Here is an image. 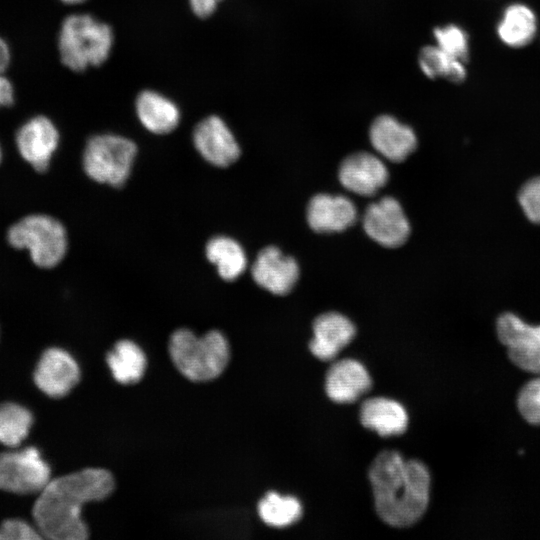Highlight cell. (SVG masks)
<instances>
[{
    "instance_id": "1",
    "label": "cell",
    "mask_w": 540,
    "mask_h": 540,
    "mask_svg": "<svg viewBox=\"0 0 540 540\" xmlns=\"http://www.w3.org/2000/svg\"><path fill=\"white\" fill-rule=\"evenodd\" d=\"M114 489L112 474L88 468L50 480L33 506L32 515L42 537L53 540H83L89 530L82 520L83 506L109 496Z\"/></svg>"
},
{
    "instance_id": "2",
    "label": "cell",
    "mask_w": 540,
    "mask_h": 540,
    "mask_svg": "<svg viewBox=\"0 0 540 540\" xmlns=\"http://www.w3.org/2000/svg\"><path fill=\"white\" fill-rule=\"evenodd\" d=\"M368 477L375 510L386 524L404 528L425 513L430 494V474L417 460H406L396 451H384L373 460Z\"/></svg>"
},
{
    "instance_id": "3",
    "label": "cell",
    "mask_w": 540,
    "mask_h": 540,
    "mask_svg": "<svg viewBox=\"0 0 540 540\" xmlns=\"http://www.w3.org/2000/svg\"><path fill=\"white\" fill-rule=\"evenodd\" d=\"M169 352L176 368L192 381L218 377L230 355L227 339L215 330L200 337L188 329L176 330L170 338Z\"/></svg>"
},
{
    "instance_id": "4",
    "label": "cell",
    "mask_w": 540,
    "mask_h": 540,
    "mask_svg": "<svg viewBox=\"0 0 540 540\" xmlns=\"http://www.w3.org/2000/svg\"><path fill=\"white\" fill-rule=\"evenodd\" d=\"M111 28L90 15H71L62 23L59 51L65 66L82 71L103 63L111 50Z\"/></svg>"
},
{
    "instance_id": "5",
    "label": "cell",
    "mask_w": 540,
    "mask_h": 540,
    "mask_svg": "<svg viewBox=\"0 0 540 540\" xmlns=\"http://www.w3.org/2000/svg\"><path fill=\"white\" fill-rule=\"evenodd\" d=\"M8 243L16 249H26L35 265L52 268L64 258L67 233L55 218L44 214L28 215L14 223L7 231Z\"/></svg>"
},
{
    "instance_id": "6",
    "label": "cell",
    "mask_w": 540,
    "mask_h": 540,
    "mask_svg": "<svg viewBox=\"0 0 540 540\" xmlns=\"http://www.w3.org/2000/svg\"><path fill=\"white\" fill-rule=\"evenodd\" d=\"M136 154V145L127 138L113 134L96 135L86 143L83 168L92 180L120 187L130 175Z\"/></svg>"
},
{
    "instance_id": "7",
    "label": "cell",
    "mask_w": 540,
    "mask_h": 540,
    "mask_svg": "<svg viewBox=\"0 0 540 540\" xmlns=\"http://www.w3.org/2000/svg\"><path fill=\"white\" fill-rule=\"evenodd\" d=\"M51 480V469L36 447L0 454V489L17 494L40 493Z\"/></svg>"
},
{
    "instance_id": "8",
    "label": "cell",
    "mask_w": 540,
    "mask_h": 540,
    "mask_svg": "<svg viewBox=\"0 0 540 540\" xmlns=\"http://www.w3.org/2000/svg\"><path fill=\"white\" fill-rule=\"evenodd\" d=\"M497 335L510 360L520 369L540 374V325H530L513 313L500 315Z\"/></svg>"
},
{
    "instance_id": "9",
    "label": "cell",
    "mask_w": 540,
    "mask_h": 540,
    "mask_svg": "<svg viewBox=\"0 0 540 540\" xmlns=\"http://www.w3.org/2000/svg\"><path fill=\"white\" fill-rule=\"evenodd\" d=\"M363 228L372 240L388 248L403 245L410 234L408 218L393 197H383L367 207Z\"/></svg>"
},
{
    "instance_id": "10",
    "label": "cell",
    "mask_w": 540,
    "mask_h": 540,
    "mask_svg": "<svg viewBox=\"0 0 540 540\" xmlns=\"http://www.w3.org/2000/svg\"><path fill=\"white\" fill-rule=\"evenodd\" d=\"M58 144V130L45 116L31 118L16 134V145L21 157L38 172L48 169Z\"/></svg>"
},
{
    "instance_id": "11",
    "label": "cell",
    "mask_w": 540,
    "mask_h": 540,
    "mask_svg": "<svg viewBox=\"0 0 540 540\" xmlns=\"http://www.w3.org/2000/svg\"><path fill=\"white\" fill-rule=\"evenodd\" d=\"M80 379L75 359L61 348H49L41 355L34 371L36 386L50 397L68 394Z\"/></svg>"
},
{
    "instance_id": "12",
    "label": "cell",
    "mask_w": 540,
    "mask_h": 540,
    "mask_svg": "<svg viewBox=\"0 0 540 540\" xmlns=\"http://www.w3.org/2000/svg\"><path fill=\"white\" fill-rule=\"evenodd\" d=\"M193 142L200 155L217 167H227L240 156V147L235 137L217 116H209L197 124Z\"/></svg>"
},
{
    "instance_id": "13",
    "label": "cell",
    "mask_w": 540,
    "mask_h": 540,
    "mask_svg": "<svg viewBox=\"0 0 540 540\" xmlns=\"http://www.w3.org/2000/svg\"><path fill=\"white\" fill-rule=\"evenodd\" d=\"M253 280L263 289L276 294L289 293L299 277L296 260L284 255L277 247L262 249L251 268Z\"/></svg>"
},
{
    "instance_id": "14",
    "label": "cell",
    "mask_w": 540,
    "mask_h": 540,
    "mask_svg": "<svg viewBox=\"0 0 540 540\" xmlns=\"http://www.w3.org/2000/svg\"><path fill=\"white\" fill-rule=\"evenodd\" d=\"M389 173L384 163L367 152L348 156L340 165L339 181L349 191L372 196L388 181Z\"/></svg>"
},
{
    "instance_id": "15",
    "label": "cell",
    "mask_w": 540,
    "mask_h": 540,
    "mask_svg": "<svg viewBox=\"0 0 540 540\" xmlns=\"http://www.w3.org/2000/svg\"><path fill=\"white\" fill-rule=\"evenodd\" d=\"M372 380L365 366L354 359L334 362L327 370L325 390L336 403H352L371 388Z\"/></svg>"
},
{
    "instance_id": "16",
    "label": "cell",
    "mask_w": 540,
    "mask_h": 540,
    "mask_svg": "<svg viewBox=\"0 0 540 540\" xmlns=\"http://www.w3.org/2000/svg\"><path fill=\"white\" fill-rule=\"evenodd\" d=\"M355 333L354 324L346 316L336 312L321 314L313 323L309 349L322 361L332 360L353 340Z\"/></svg>"
},
{
    "instance_id": "17",
    "label": "cell",
    "mask_w": 540,
    "mask_h": 540,
    "mask_svg": "<svg viewBox=\"0 0 540 540\" xmlns=\"http://www.w3.org/2000/svg\"><path fill=\"white\" fill-rule=\"evenodd\" d=\"M356 219L354 203L342 195L317 194L307 207V222L312 230L319 233L343 231Z\"/></svg>"
},
{
    "instance_id": "18",
    "label": "cell",
    "mask_w": 540,
    "mask_h": 540,
    "mask_svg": "<svg viewBox=\"0 0 540 540\" xmlns=\"http://www.w3.org/2000/svg\"><path fill=\"white\" fill-rule=\"evenodd\" d=\"M369 135L374 149L392 162L405 160L417 146L414 131L388 115L373 122Z\"/></svg>"
},
{
    "instance_id": "19",
    "label": "cell",
    "mask_w": 540,
    "mask_h": 540,
    "mask_svg": "<svg viewBox=\"0 0 540 540\" xmlns=\"http://www.w3.org/2000/svg\"><path fill=\"white\" fill-rule=\"evenodd\" d=\"M360 422L380 436L400 435L408 426L405 408L395 400L385 397L369 398L360 408Z\"/></svg>"
},
{
    "instance_id": "20",
    "label": "cell",
    "mask_w": 540,
    "mask_h": 540,
    "mask_svg": "<svg viewBox=\"0 0 540 540\" xmlns=\"http://www.w3.org/2000/svg\"><path fill=\"white\" fill-rule=\"evenodd\" d=\"M496 30L505 45L512 48L524 47L531 43L537 34L536 14L526 4L512 3L503 11Z\"/></svg>"
},
{
    "instance_id": "21",
    "label": "cell",
    "mask_w": 540,
    "mask_h": 540,
    "mask_svg": "<svg viewBox=\"0 0 540 540\" xmlns=\"http://www.w3.org/2000/svg\"><path fill=\"white\" fill-rule=\"evenodd\" d=\"M136 112L142 125L156 134L173 131L180 119L177 106L154 91H143L136 99Z\"/></svg>"
},
{
    "instance_id": "22",
    "label": "cell",
    "mask_w": 540,
    "mask_h": 540,
    "mask_svg": "<svg viewBox=\"0 0 540 540\" xmlns=\"http://www.w3.org/2000/svg\"><path fill=\"white\" fill-rule=\"evenodd\" d=\"M205 253L207 259L216 266L219 276L226 281L237 279L246 269L245 251L230 237L211 238L205 247Z\"/></svg>"
},
{
    "instance_id": "23",
    "label": "cell",
    "mask_w": 540,
    "mask_h": 540,
    "mask_svg": "<svg viewBox=\"0 0 540 540\" xmlns=\"http://www.w3.org/2000/svg\"><path fill=\"white\" fill-rule=\"evenodd\" d=\"M107 363L116 381L132 384L139 381L146 369V357L133 341L120 340L107 355Z\"/></svg>"
},
{
    "instance_id": "24",
    "label": "cell",
    "mask_w": 540,
    "mask_h": 540,
    "mask_svg": "<svg viewBox=\"0 0 540 540\" xmlns=\"http://www.w3.org/2000/svg\"><path fill=\"white\" fill-rule=\"evenodd\" d=\"M261 520L272 527L283 528L297 522L302 516V505L294 496L268 492L258 503Z\"/></svg>"
},
{
    "instance_id": "25",
    "label": "cell",
    "mask_w": 540,
    "mask_h": 540,
    "mask_svg": "<svg viewBox=\"0 0 540 540\" xmlns=\"http://www.w3.org/2000/svg\"><path fill=\"white\" fill-rule=\"evenodd\" d=\"M419 64L429 78L442 77L459 83L467 75L465 62L447 54L438 46L424 47L419 54Z\"/></svg>"
},
{
    "instance_id": "26",
    "label": "cell",
    "mask_w": 540,
    "mask_h": 540,
    "mask_svg": "<svg viewBox=\"0 0 540 540\" xmlns=\"http://www.w3.org/2000/svg\"><path fill=\"white\" fill-rule=\"evenodd\" d=\"M33 423L31 412L16 403L0 404V443L17 447L28 436Z\"/></svg>"
},
{
    "instance_id": "27",
    "label": "cell",
    "mask_w": 540,
    "mask_h": 540,
    "mask_svg": "<svg viewBox=\"0 0 540 540\" xmlns=\"http://www.w3.org/2000/svg\"><path fill=\"white\" fill-rule=\"evenodd\" d=\"M436 46L447 54L466 62L469 54L467 33L454 24L437 27L434 30Z\"/></svg>"
},
{
    "instance_id": "28",
    "label": "cell",
    "mask_w": 540,
    "mask_h": 540,
    "mask_svg": "<svg viewBox=\"0 0 540 540\" xmlns=\"http://www.w3.org/2000/svg\"><path fill=\"white\" fill-rule=\"evenodd\" d=\"M517 407L522 417L533 425H540V376L527 382L519 391Z\"/></svg>"
},
{
    "instance_id": "29",
    "label": "cell",
    "mask_w": 540,
    "mask_h": 540,
    "mask_svg": "<svg viewBox=\"0 0 540 540\" xmlns=\"http://www.w3.org/2000/svg\"><path fill=\"white\" fill-rule=\"evenodd\" d=\"M518 202L528 220L540 224V176L524 183L518 192Z\"/></svg>"
},
{
    "instance_id": "30",
    "label": "cell",
    "mask_w": 540,
    "mask_h": 540,
    "mask_svg": "<svg viewBox=\"0 0 540 540\" xmlns=\"http://www.w3.org/2000/svg\"><path fill=\"white\" fill-rule=\"evenodd\" d=\"M37 528L22 519H8L0 525V540H32L41 539Z\"/></svg>"
},
{
    "instance_id": "31",
    "label": "cell",
    "mask_w": 540,
    "mask_h": 540,
    "mask_svg": "<svg viewBox=\"0 0 540 540\" xmlns=\"http://www.w3.org/2000/svg\"><path fill=\"white\" fill-rule=\"evenodd\" d=\"M193 12L199 17L211 15L221 0H189Z\"/></svg>"
},
{
    "instance_id": "32",
    "label": "cell",
    "mask_w": 540,
    "mask_h": 540,
    "mask_svg": "<svg viewBox=\"0 0 540 540\" xmlns=\"http://www.w3.org/2000/svg\"><path fill=\"white\" fill-rule=\"evenodd\" d=\"M13 87L11 82L0 73V107L9 106L13 103Z\"/></svg>"
},
{
    "instance_id": "33",
    "label": "cell",
    "mask_w": 540,
    "mask_h": 540,
    "mask_svg": "<svg viewBox=\"0 0 540 540\" xmlns=\"http://www.w3.org/2000/svg\"><path fill=\"white\" fill-rule=\"evenodd\" d=\"M10 61V51L3 39L0 38V73H3Z\"/></svg>"
},
{
    "instance_id": "34",
    "label": "cell",
    "mask_w": 540,
    "mask_h": 540,
    "mask_svg": "<svg viewBox=\"0 0 540 540\" xmlns=\"http://www.w3.org/2000/svg\"><path fill=\"white\" fill-rule=\"evenodd\" d=\"M62 2L66 3V4H78V3H81L85 0H61Z\"/></svg>"
},
{
    "instance_id": "35",
    "label": "cell",
    "mask_w": 540,
    "mask_h": 540,
    "mask_svg": "<svg viewBox=\"0 0 540 540\" xmlns=\"http://www.w3.org/2000/svg\"><path fill=\"white\" fill-rule=\"evenodd\" d=\"M2 160V151H1V147H0V162Z\"/></svg>"
}]
</instances>
